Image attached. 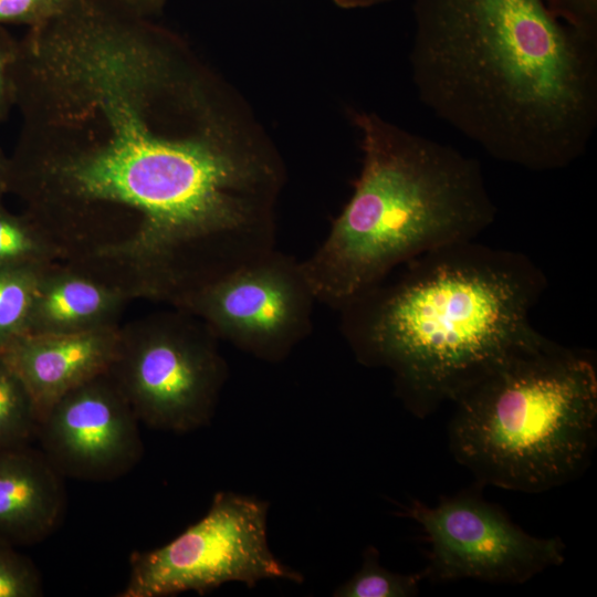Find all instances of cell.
I'll use <instances>...</instances> for the list:
<instances>
[{
	"label": "cell",
	"instance_id": "6da1fadb",
	"mask_svg": "<svg viewBox=\"0 0 597 597\" xmlns=\"http://www.w3.org/2000/svg\"><path fill=\"white\" fill-rule=\"evenodd\" d=\"M15 107L9 193L48 232L104 243L192 217L270 142L178 33L101 0L29 28Z\"/></svg>",
	"mask_w": 597,
	"mask_h": 597
},
{
	"label": "cell",
	"instance_id": "7a4b0ae2",
	"mask_svg": "<svg viewBox=\"0 0 597 597\" xmlns=\"http://www.w3.org/2000/svg\"><path fill=\"white\" fill-rule=\"evenodd\" d=\"M420 101L493 158L533 171L580 158L597 126V41L543 0H413Z\"/></svg>",
	"mask_w": 597,
	"mask_h": 597
},
{
	"label": "cell",
	"instance_id": "3957f363",
	"mask_svg": "<svg viewBox=\"0 0 597 597\" xmlns=\"http://www.w3.org/2000/svg\"><path fill=\"white\" fill-rule=\"evenodd\" d=\"M547 286L522 252L475 240L417 255L342 306L356 359L385 368L405 407L426 417L536 339L531 313Z\"/></svg>",
	"mask_w": 597,
	"mask_h": 597
},
{
	"label": "cell",
	"instance_id": "277c9868",
	"mask_svg": "<svg viewBox=\"0 0 597 597\" xmlns=\"http://www.w3.org/2000/svg\"><path fill=\"white\" fill-rule=\"evenodd\" d=\"M363 161L354 192L302 261L316 301L339 310L427 251L475 240L496 217L480 163L374 112H352Z\"/></svg>",
	"mask_w": 597,
	"mask_h": 597
},
{
	"label": "cell",
	"instance_id": "5b68a950",
	"mask_svg": "<svg viewBox=\"0 0 597 597\" xmlns=\"http://www.w3.org/2000/svg\"><path fill=\"white\" fill-rule=\"evenodd\" d=\"M449 446L481 484L537 493L578 476L597 436L593 354L540 335L453 401Z\"/></svg>",
	"mask_w": 597,
	"mask_h": 597
},
{
	"label": "cell",
	"instance_id": "8992f818",
	"mask_svg": "<svg viewBox=\"0 0 597 597\" xmlns=\"http://www.w3.org/2000/svg\"><path fill=\"white\" fill-rule=\"evenodd\" d=\"M171 307L121 326L108 374L139 422L184 433L210 423L229 370L210 327Z\"/></svg>",
	"mask_w": 597,
	"mask_h": 597
},
{
	"label": "cell",
	"instance_id": "52a82bcc",
	"mask_svg": "<svg viewBox=\"0 0 597 597\" xmlns=\"http://www.w3.org/2000/svg\"><path fill=\"white\" fill-rule=\"evenodd\" d=\"M269 504L253 496L220 491L208 512L169 543L130 556L122 597L199 595L238 582L254 587L263 579L295 584L303 575L270 549Z\"/></svg>",
	"mask_w": 597,
	"mask_h": 597
},
{
	"label": "cell",
	"instance_id": "ba28073f",
	"mask_svg": "<svg viewBox=\"0 0 597 597\" xmlns=\"http://www.w3.org/2000/svg\"><path fill=\"white\" fill-rule=\"evenodd\" d=\"M316 302L302 261L275 248L174 307L195 315L240 350L280 363L310 335Z\"/></svg>",
	"mask_w": 597,
	"mask_h": 597
},
{
	"label": "cell",
	"instance_id": "9c48e42d",
	"mask_svg": "<svg viewBox=\"0 0 597 597\" xmlns=\"http://www.w3.org/2000/svg\"><path fill=\"white\" fill-rule=\"evenodd\" d=\"M429 546L426 577L438 582L478 579L522 584L565 561L558 537H536L478 493L442 498L434 506L415 501L406 509Z\"/></svg>",
	"mask_w": 597,
	"mask_h": 597
},
{
	"label": "cell",
	"instance_id": "30bf717a",
	"mask_svg": "<svg viewBox=\"0 0 597 597\" xmlns=\"http://www.w3.org/2000/svg\"><path fill=\"white\" fill-rule=\"evenodd\" d=\"M36 439L63 478L113 480L143 454L139 420L108 371L56 400L40 418Z\"/></svg>",
	"mask_w": 597,
	"mask_h": 597
},
{
	"label": "cell",
	"instance_id": "8fae6325",
	"mask_svg": "<svg viewBox=\"0 0 597 597\" xmlns=\"http://www.w3.org/2000/svg\"><path fill=\"white\" fill-rule=\"evenodd\" d=\"M121 325L69 333L21 335L0 349L24 383L39 421L62 396L109 370Z\"/></svg>",
	"mask_w": 597,
	"mask_h": 597
},
{
	"label": "cell",
	"instance_id": "7c38bea8",
	"mask_svg": "<svg viewBox=\"0 0 597 597\" xmlns=\"http://www.w3.org/2000/svg\"><path fill=\"white\" fill-rule=\"evenodd\" d=\"M135 300L124 287L69 262L43 268L28 333L69 334L118 325L125 305Z\"/></svg>",
	"mask_w": 597,
	"mask_h": 597
},
{
	"label": "cell",
	"instance_id": "4fadbf2b",
	"mask_svg": "<svg viewBox=\"0 0 597 597\" xmlns=\"http://www.w3.org/2000/svg\"><path fill=\"white\" fill-rule=\"evenodd\" d=\"M62 475L29 446L0 450V540L38 543L57 526L65 507Z\"/></svg>",
	"mask_w": 597,
	"mask_h": 597
},
{
	"label": "cell",
	"instance_id": "5bb4252c",
	"mask_svg": "<svg viewBox=\"0 0 597 597\" xmlns=\"http://www.w3.org/2000/svg\"><path fill=\"white\" fill-rule=\"evenodd\" d=\"M38 427L33 398L0 352V450L29 446Z\"/></svg>",
	"mask_w": 597,
	"mask_h": 597
},
{
	"label": "cell",
	"instance_id": "9a60e30c",
	"mask_svg": "<svg viewBox=\"0 0 597 597\" xmlns=\"http://www.w3.org/2000/svg\"><path fill=\"white\" fill-rule=\"evenodd\" d=\"M59 261V249L38 223L27 213L15 214L0 205V266Z\"/></svg>",
	"mask_w": 597,
	"mask_h": 597
},
{
	"label": "cell",
	"instance_id": "2e32d148",
	"mask_svg": "<svg viewBox=\"0 0 597 597\" xmlns=\"http://www.w3.org/2000/svg\"><path fill=\"white\" fill-rule=\"evenodd\" d=\"M46 265L0 266V349L28 333L36 285Z\"/></svg>",
	"mask_w": 597,
	"mask_h": 597
},
{
	"label": "cell",
	"instance_id": "e0dca14e",
	"mask_svg": "<svg viewBox=\"0 0 597 597\" xmlns=\"http://www.w3.org/2000/svg\"><path fill=\"white\" fill-rule=\"evenodd\" d=\"M425 570L417 574L394 573L379 562V552L369 545L363 552L359 569L333 593L335 597H411L420 589Z\"/></svg>",
	"mask_w": 597,
	"mask_h": 597
},
{
	"label": "cell",
	"instance_id": "ac0fdd59",
	"mask_svg": "<svg viewBox=\"0 0 597 597\" xmlns=\"http://www.w3.org/2000/svg\"><path fill=\"white\" fill-rule=\"evenodd\" d=\"M43 594L41 575L15 546L0 540V597H38Z\"/></svg>",
	"mask_w": 597,
	"mask_h": 597
},
{
	"label": "cell",
	"instance_id": "d6986e66",
	"mask_svg": "<svg viewBox=\"0 0 597 597\" xmlns=\"http://www.w3.org/2000/svg\"><path fill=\"white\" fill-rule=\"evenodd\" d=\"M72 0H0V25H38L64 10Z\"/></svg>",
	"mask_w": 597,
	"mask_h": 597
},
{
	"label": "cell",
	"instance_id": "ffe728a7",
	"mask_svg": "<svg viewBox=\"0 0 597 597\" xmlns=\"http://www.w3.org/2000/svg\"><path fill=\"white\" fill-rule=\"evenodd\" d=\"M549 11L580 35L597 41V0H543Z\"/></svg>",
	"mask_w": 597,
	"mask_h": 597
},
{
	"label": "cell",
	"instance_id": "44dd1931",
	"mask_svg": "<svg viewBox=\"0 0 597 597\" xmlns=\"http://www.w3.org/2000/svg\"><path fill=\"white\" fill-rule=\"evenodd\" d=\"M20 52V41L0 25V122H3L15 106V67Z\"/></svg>",
	"mask_w": 597,
	"mask_h": 597
},
{
	"label": "cell",
	"instance_id": "7402d4cb",
	"mask_svg": "<svg viewBox=\"0 0 597 597\" xmlns=\"http://www.w3.org/2000/svg\"><path fill=\"white\" fill-rule=\"evenodd\" d=\"M143 17L154 18L168 0H101Z\"/></svg>",
	"mask_w": 597,
	"mask_h": 597
},
{
	"label": "cell",
	"instance_id": "603a6c76",
	"mask_svg": "<svg viewBox=\"0 0 597 597\" xmlns=\"http://www.w3.org/2000/svg\"><path fill=\"white\" fill-rule=\"evenodd\" d=\"M9 156L0 147V205H3V198L9 193Z\"/></svg>",
	"mask_w": 597,
	"mask_h": 597
},
{
	"label": "cell",
	"instance_id": "cb8c5ba5",
	"mask_svg": "<svg viewBox=\"0 0 597 597\" xmlns=\"http://www.w3.org/2000/svg\"><path fill=\"white\" fill-rule=\"evenodd\" d=\"M342 9H360L380 4L390 0H332Z\"/></svg>",
	"mask_w": 597,
	"mask_h": 597
}]
</instances>
